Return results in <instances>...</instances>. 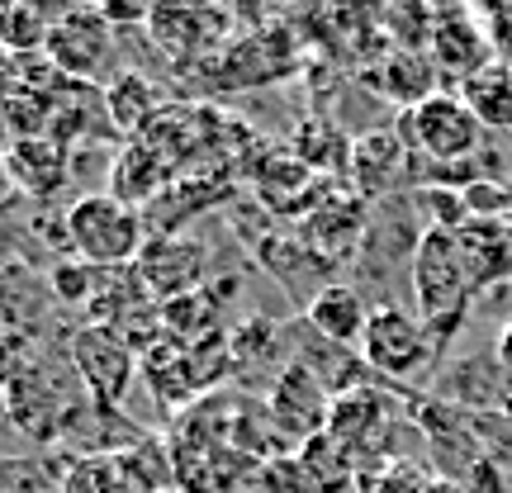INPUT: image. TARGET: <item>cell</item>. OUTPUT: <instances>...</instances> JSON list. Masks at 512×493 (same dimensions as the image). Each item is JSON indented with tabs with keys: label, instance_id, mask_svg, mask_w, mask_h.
<instances>
[{
	"label": "cell",
	"instance_id": "1",
	"mask_svg": "<svg viewBox=\"0 0 512 493\" xmlns=\"http://www.w3.org/2000/svg\"><path fill=\"white\" fill-rule=\"evenodd\" d=\"M475 280L470 266L460 256L456 228H441L432 223L413 247V299H418V318L437 332V342H446L460 328V318L475 299Z\"/></svg>",
	"mask_w": 512,
	"mask_h": 493
},
{
	"label": "cell",
	"instance_id": "2",
	"mask_svg": "<svg viewBox=\"0 0 512 493\" xmlns=\"http://www.w3.org/2000/svg\"><path fill=\"white\" fill-rule=\"evenodd\" d=\"M67 242L91 271H128L147 252L143 214L114 195H81L67 209Z\"/></svg>",
	"mask_w": 512,
	"mask_h": 493
},
{
	"label": "cell",
	"instance_id": "3",
	"mask_svg": "<svg viewBox=\"0 0 512 493\" xmlns=\"http://www.w3.org/2000/svg\"><path fill=\"white\" fill-rule=\"evenodd\" d=\"M361 356H366V366L384 380H418L422 370L437 361V332L422 323L413 309H403V304H380V309L370 313L366 323V337H361Z\"/></svg>",
	"mask_w": 512,
	"mask_h": 493
},
{
	"label": "cell",
	"instance_id": "4",
	"mask_svg": "<svg viewBox=\"0 0 512 493\" xmlns=\"http://www.w3.org/2000/svg\"><path fill=\"white\" fill-rule=\"evenodd\" d=\"M399 138L408 143V152H422L427 162L451 166L470 162L484 143V124H479L470 105L451 91H437L432 100H422L418 110H408L399 119Z\"/></svg>",
	"mask_w": 512,
	"mask_h": 493
},
{
	"label": "cell",
	"instance_id": "5",
	"mask_svg": "<svg viewBox=\"0 0 512 493\" xmlns=\"http://www.w3.org/2000/svg\"><path fill=\"white\" fill-rule=\"evenodd\" d=\"M72 366L100 408H119L133 389V375H138L133 342L119 328H105V323H91L72 337Z\"/></svg>",
	"mask_w": 512,
	"mask_h": 493
},
{
	"label": "cell",
	"instance_id": "6",
	"mask_svg": "<svg viewBox=\"0 0 512 493\" xmlns=\"http://www.w3.org/2000/svg\"><path fill=\"white\" fill-rule=\"evenodd\" d=\"M427 57L437 62V72L456 76V81H470L489 62H498L479 10H437V24H432V38H427Z\"/></svg>",
	"mask_w": 512,
	"mask_h": 493
},
{
	"label": "cell",
	"instance_id": "7",
	"mask_svg": "<svg viewBox=\"0 0 512 493\" xmlns=\"http://www.w3.org/2000/svg\"><path fill=\"white\" fill-rule=\"evenodd\" d=\"M114 29L105 24L100 10H72V15L53 19V29H48V53L53 62L62 67L67 76H100V67L110 62V43Z\"/></svg>",
	"mask_w": 512,
	"mask_h": 493
},
{
	"label": "cell",
	"instance_id": "8",
	"mask_svg": "<svg viewBox=\"0 0 512 493\" xmlns=\"http://www.w3.org/2000/svg\"><path fill=\"white\" fill-rule=\"evenodd\" d=\"M366 81L384 100H394L403 114L418 110L422 100H432L437 95V62L427 53H408V48H394V53L375 62L366 72Z\"/></svg>",
	"mask_w": 512,
	"mask_h": 493
},
{
	"label": "cell",
	"instance_id": "9",
	"mask_svg": "<svg viewBox=\"0 0 512 493\" xmlns=\"http://www.w3.org/2000/svg\"><path fill=\"white\" fill-rule=\"evenodd\" d=\"M456 242H460L465 266H470L475 290L512 275V223L508 219H465L456 228Z\"/></svg>",
	"mask_w": 512,
	"mask_h": 493
},
{
	"label": "cell",
	"instance_id": "10",
	"mask_svg": "<svg viewBox=\"0 0 512 493\" xmlns=\"http://www.w3.org/2000/svg\"><path fill=\"white\" fill-rule=\"evenodd\" d=\"M370 304L351 285H328L309 299L304 309V323H309L318 337H328L332 347H361L366 337V323H370Z\"/></svg>",
	"mask_w": 512,
	"mask_h": 493
},
{
	"label": "cell",
	"instance_id": "11",
	"mask_svg": "<svg viewBox=\"0 0 512 493\" xmlns=\"http://www.w3.org/2000/svg\"><path fill=\"white\" fill-rule=\"evenodd\" d=\"M403 166H408V143H403L399 133H366V138H356L351 143V181H356V195L370 200V195H384V190H394V181L403 176Z\"/></svg>",
	"mask_w": 512,
	"mask_h": 493
},
{
	"label": "cell",
	"instance_id": "12",
	"mask_svg": "<svg viewBox=\"0 0 512 493\" xmlns=\"http://www.w3.org/2000/svg\"><path fill=\"white\" fill-rule=\"evenodd\" d=\"M275 418L294 432H318V427H328V413H332V399L323 394V384L313 380L309 366H294L280 375V384H275Z\"/></svg>",
	"mask_w": 512,
	"mask_h": 493
},
{
	"label": "cell",
	"instance_id": "13",
	"mask_svg": "<svg viewBox=\"0 0 512 493\" xmlns=\"http://www.w3.org/2000/svg\"><path fill=\"white\" fill-rule=\"evenodd\" d=\"M460 100L470 105L484 128H512V67L508 62H489L484 72L460 81Z\"/></svg>",
	"mask_w": 512,
	"mask_h": 493
},
{
	"label": "cell",
	"instance_id": "14",
	"mask_svg": "<svg viewBox=\"0 0 512 493\" xmlns=\"http://www.w3.org/2000/svg\"><path fill=\"white\" fill-rule=\"evenodd\" d=\"M166 185V162H162V152L157 147H147V143H133L114 162V200H147V195H157Z\"/></svg>",
	"mask_w": 512,
	"mask_h": 493
},
{
	"label": "cell",
	"instance_id": "15",
	"mask_svg": "<svg viewBox=\"0 0 512 493\" xmlns=\"http://www.w3.org/2000/svg\"><path fill=\"white\" fill-rule=\"evenodd\" d=\"M105 114H110L124 133L147 128L152 114H157V91H152V81H147L143 72H124L119 81H110V91H105Z\"/></svg>",
	"mask_w": 512,
	"mask_h": 493
},
{
	"label": "cell",
	"instance_id": "16",
	"mask_svg": "<svg viewBox=\"0 0 512 493\" xmlns=\"http://www.w3.org/2000/svg\"><path fill=\"white\" fill-rule=\"evenodd\" d=\"M48 29L53 24L43 10H0V43L5 48H43Z\"/></svg>",
	"mask_w": 512,
	"mask_h": 493
},
{
	"label": "cell",
	"instance_id": "17",
	"mask_svg": "<svg viewBox=\"0 0 512 493\" xmlns=\"http://www.w3.org/2000/svg\"><path fill=\"white\" fill-rule=\"evenodd\" d=\"M484 29H489V43H494V57L512 67V5H494V10H479Z\"/></svg>",
	"mask_w": 512,
	"mask_h": 493
},
{
	"label": "cell",
	"instance_id": "18",
	"mask_svg": "<svg viewBox=\"0 0 512 493\" xmlns=\"http://www.w3.org/2000/svg\"><path fill=\"white\" fill-rule=\"evenodd\" d=\"M418 493H460V489H456V484H422Z\"/></svg>",
	"mask_w": 512,
	"mask_h": 493
}]
</instances>
